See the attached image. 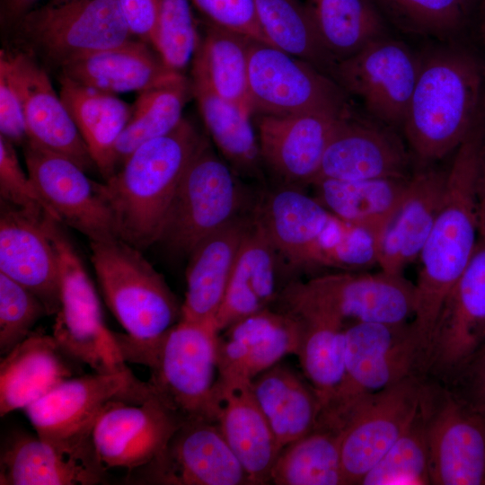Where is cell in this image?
Masks as SVG:
<instances>
[{
	"mask_svg": "<svg viewBox=\"0 0 485 485\" xmlns=\"http://www.w3.org/2000/svg\"><path fill=\"white\" fill-rule=\"evenodd\" d=\"M484 170L485 125L481 112L447 168L443 202L419 257L412 323L424 352L442 304L479 241L478 198Z\"/></svg>",
	"mask_w": 485,
	"mask_h": 485,
	"instance_id": "obj_1",
	"label": "cell"
},
{
	"mask_svg": "<svg viewBox=\"0 0 485 485\" xmlns=\"http://www.w3.org/2000/svg\"><path fill=\"white\" fill-rule=\"evenodd\" d=\"M420 54V68L402 125L419 167L434 164L460 146L481 110L485 70L451 42Z\"/></svg>",
	"mask_w": 485,
	"mask_h": 485,
	"instance_id": "obj_2",
	"label": "cell"
},
{
	"mask_svg": "<svg viewBox=\"0 0 485 485\" xmlns=\"http://www.w3.org/2000/svg\"><path fill=\"white\" fill-rule=\"evenodd\" d=\"M203 138L183 119L170 133L137 147L104 183L97 182L120 239L139 250L157 242L179 181Z\"/></svg>",
	"mask_w": 485,
	"mask_h": 485,
	"instance_id": "obj_3",
	"label": "cell"
},
{
	"mask_svg": "<svg viewBox=\"0 0 485 485\" xmlns=\"http://www.w3.org/2000/svg\"><path fill=\"white\" fill-rule=\"evenodd\" d=\"M114 333L125 362L146 366L152 389L184 419L216 421L219 332L214 324L180 319L151 340Z\"/></svg>",
	"mask_w": 485,
	"mask_h": 485,
	"instance_id": "obj_4",
	"label": "cell"
},
{
	"mask_svg": "<svg viewBox=\"0 0 485 485\" xmlns=\"http://www.w3.org/2000/svg\"><path fill=\"white\" fill-rule=\"evenodd\" d=\"M282 311L347 322L401 324L414 316L415 285L403 274L337 270L306 282H290L280 293ZM347 326V325H346Z\"/></svg>",
	"mask_w": 485,
	"mask_h": 485,
	"instance_id": "obj_5",
	"label": "cell"
},
{
	"mask_svg": "<svg viewBox=\"0 0 485 485\" xmlns=\"http://www.w3.org/2000/svg\"><path fill=\"white\" fill-rule=\"evenodd\" d=\"M13 48L59 71L92 53L131 40L117 0H67L33 8L9 32Z\"/></svg>",
	"mask_w": 485,
	"mask_h": 485,
	"instance_id": "obj_6",
	"label": "cell"
},
{
	"mask_svg": "<svg viewBox=\"0 0 485 485\" xmlns=\"http://www.w3.org/2000/svg\"><path fill=\"white\" fill-rule=\"evenodd\" d=\"M343 379L318 423L335 427L364 397L412 375H423L424 348L412 322H354L345 331Z\"/></svg>",
	"mask_w": 485,
	"mask_h": 485,
	"instance_id": "obj_7",
	"label": "cell"
},
{
	"mask_svg": "<svg viewBox=\"0 0 485 485\" xmlns=\"http://www.w3.org/2000/svg\"><path fill=\"white\" fill-rule=\"evenodd\" d=\"M90 248L105 302L126 334L155 339L180 321L181 305L141 250L120 238L90 241Z\"/></svg>",
	"mask_w": 485,
	"mask_h": 485,
	"instance_id": "obj_8",
	"label": "cell"
},
{
	"mask_svg": "<svg viewBox=\"0 0 485 485\" xmlns=\"http://www.w3.org/2000/svg\"><path fill=\"white\" fill-rule=\"evenodd\" d=\"M236 176L204 137L179 181L156 242L188 257L203 239L240 215L244 196Z\"/></svg>",
	"mask_w": 485,
	"mask_h": 485,
	"instance_id": "obj_9",
	"label": "cell"
},
{
	"mask_svg": "<svg viewBox=\"0 0 485 485\" xmlns=\"http://www.w3.org/2000/svg\"><path fill=\"white\" fill-rule=\"evenodd\" d=\"M484 356L485 242L479 239L442 304L424 353L423 375L455 385Z\"/></svg>",
	"mask_w": 485,
	"mask_h": 485,
	"instance_id": "obj_10",
	"label": "cell"
},
{
	"mask_svg": "<svg viewBox=\"0 0 485 485\" xmlns=\"http://www.w3.org/2000/svg\"><path fill=\"white\" fill-rule=\"evenodd\" d=\"M251 114L349 113L350 96L312 64L251 40L248 62Z\"/></svg>",
	"mask_w": 485,
	"mask_h": 485,
	"instance_id": "obj_11",
	"label": "cell"
},
{
	"mask_svg": "<svg viewBox=\"0 0 485 485\" xmlns=\"http://www.w3.org/2000/svg\"><path fill=\"white\" fill-rule=\"evenodd\" d=\"M147 382L130 370L69 377L59 383L23 411L40 438L76 447L91 445L96 420L112 401H139L150 392Z\"/></svg>",
	"mask_w": 485,
	"mask_h": 485,
	"instance_id": "obj_12",
	"label": "cell"
},
{
	"mask_svg": "<svg viewBox=\"0 0 485 485\" xmlns=\"http://www.w3.org/2000/svg\"><path fill=\"white\" fill-rule=\"evenodd\" d=\"M43 225L58 266L60 308L52 335L70 358L92 367L101 366L117 353L114 332L103 322L94 286L61 223L47 216Z\"/></svg>",
	"mask_w": 485,
	"mask_h": 485,
	"instance_id": "obj_13",
	"label": "cell"
},
{
	"mask_svg": "<svg viewBox=\"0 0 485 485\" xmlns=\"http://www.w3.org/2000/svg\"><path fill=\"white\" fill-rule=\"evenodd\" d=\"M427 382L423 375L403 379L364 397L340 420L346 485L359 484L406 431L419 410Z\"/></svg>",
	"mask_w": 485,
	"mask_h": 485,
	"instance_id": "obj_14",
	"label": "cell"
},
{
	"mask_svg": "<svg viewBox=\"0 0 485 485\" xmlns=\"http://www.w3.org/2000/svg\"><path fill=\"white\" fill-rule=\"evenodd\" d=\"M429 476L434 485H485V409L428 382Z\"/></svg>",
	"mask_w": 485,
	"mask_h": 485,
	"instance_id": "obj_15",
	"label": "cell"
},
{
	"mask_svg": "<svg viewBox=\"0 0 485 485\" xmlns=\"http://www.w3.org/2000/svg\"><path fill=\"white\" fill-rule=\"evenodd\" d=\"M419 68L420 54L387 35L337 61L331 77L369 117L401 131Z\"/></svg>",
	"mask_w": 485,
	"mask_h": 485,
	"instance_id": "obj_16",
	"label": "cell"
},
{
	"mask_svg": "<svg viewBox=\"0 0 485 485\" xmlns=\"http://www.w3.org/2000/svg\"><path fill=\"white\" fill-rule=\"evenodd\" d=\"M184 420L152 387L139 401L114 400L92 432L97 459L106 472L118 468L128 473L140 469L164 450Z\"/></svg>",
	"mask_w": 485,
	"mask_h": 485,
	"instance_id": "obj_17",
	"label": "cell"
},
{
	"mask_svg": "<svg viewBox=\"0 0 485 485\" xmlns=\"http://www.w3.org/2000/svg\"><path fill=\"white\" fill-rule=\"evenodd\" d=\"M128 481L162 485H251L216 421L185 419L164 450Z\"/></svg>",
	"mask_w": 485,
	"mask_h": 485,
	"instance_id": "obj_18",
	"label": "cell"
},
{
	"mask_svg": "<svg viewBox=\"0 0 485 485\" xmlns=\"http://www.w3.org/2000/svg\"><path fill=\"white\" fill-rule=\"evenodd\" d=\"M27 172L58 222L89 241L119 238L97 182L68 157L31 140L22 146Z\"/></svg>",
	"mask_w": 485,
	"mask_h": 485,
	"instance_id": "obj_19",
	"label": "cell"
},
{
	"mask_svg": "<svg viewBox=\"0 0 485 485\" xmlns=\"http://www.w3.org/2000/svg\"><path fill=\"white\" fill-rule=\"evenodd\" d=\"M0 73L21 101L29 140L68 157L85 172L96 168L47 69L35 57L15 48H2Z\"/></svg>",
	"mask_w": 485,
	"mask_h": 485,
	"instance_id": "obj_20",
	"label": "cell"
},
{
	"mask_svg": "<svg viewBox=\"0 0 485 485\" xmlns=\"http://www.w3.org/2000/svg\"><path fill=\"white\" fill-rule=\"evenodd\" d=\"M411 160L397 129L353 111L338 125L314 181L406 178Z\"/></svg>",
	"mask_w": 485,
	"mask_h": 485,
	"instance_id": "obj_21",
	"label": "cell"
},
{
	"mask_svg": "<svg viewBox=\"0 0 485 485\" xmlns=\"http://www.w3.org/2000/svg\"><path fill=\"white\" fill-rule=\"evenodd\" d=\"M352 112L257 116L263 163L285 185H311L338 125Z\"/></svg>",
	"mask_w": 485,
	"mask_h": 485,
	"instance_id": "obj_22",
	"label": "cell"
},
{
	"mask_svg": "<svg viewBox=\"0 0 485 485\" xmlns=\"http://www.w3.org/2000/svg\"><path fill=\"white\" fill-rule=\"evenodd\" d=\"M218 335L219 375L252 380L299 349L303 322L285 311L269 307L248 315Z\"/></svg>",
	"mask_w": 485,
	"mask_h": 485,
	"instance_id": "obj_23",
	"label": "cell"
},
{
	"mask_svg": "<svg viewBox=\"0 0 485 485\" xmlns=\"http://www.w3.org/2000/svg\"><path fill=\"white\" fill-rule=\"evenodd\" d=\"M0 273L43 303L48 315L60 308L56 251L43 219L0 201Z\"/></svg>",
	"mask_w": 485,
	"mask_h": 485,
	"instance_id": "obj_24",
	"label": "cell"
},
{
	"mask_svg": "<svg viewBox=\"0 0 485 485\" xmlns=\"http://www.w3.org/2000/svg\"><path fill=\"white\" fill-rule=\"evenodd\" d=\"M105 474L93 444L66 447L18 432L1 447V485H94Z\"/></svg>",
	"mask_w": 485,
	"mask_h": 485,
	"instance_id": "obj_25",
	"label": "cell"
},
{
	"mask_svg": "<svg viewBox=\"0 0 485 485\" xmlns=\"http://www.w3.org/2000/svg\"><path fill=\"white\" fill-rule=\"evenodd\" d=\"M216 421L251 485L270 483L282 449L254 396L251 380L219 375Z\"/></svg>",
	"mask_w": 485,
	"mask_h": 485,
	"instance_id": "obj_26",
	"label": "cell"
},
{
	"mask_svg": "<svg viewBox=\"0 0 485 485\" xmlns=\"http://www.w3.org/2000/svg\"><path fill=\"white\" fill-rule=\"evenodd\" d=\"M447 169L419 167L410 176L402 201L378 247L380 269L402 274L419 258L440 210Z\"/></svg>",
	"mask_w": 485,
	"mask_h": 485,
	"instance_id": "obj_27",
	"label": "cell"
},
{
	"mask_svg": "<svg viewBox=\"0 0 485 485\" xmlns=\"http://www.w3.org/2000/svg\"><path fill=\"white\" fill-rule=\"evenodd\" d=\"M251 221L252 216L240 214L192 250L188 256L181 320L215 325L240 245Z\"/></svg>",
	"mask_w": 485,
	"mask_h": 485,
	"instance_id": "obj_28",
	"label": "cell"
},
{
	"mask_svg": "<svg viewBox=\"0 0 485 485\" xmlns=\"http://www.w3.org/2000/svg\"><path fill=\"white\" fill-rule=\"evenodd\" d=\"M182 73L170 68L158 53L138 40L97 51L64 66L58 75L110 93H143Z\"/></svg>",
	"mask_w": 485,
	"mask_h": 485,
	"instance_id": "obj_29",
	"label": "cell"
},
{
	"mask_svg": "<svg viewBox=\"0 0 485 485\" xmlns=\"http://www.w3.org/2000/svg\"><path fill=\"white\" fill-rule=\"evenodd\" d=\"M278 255L269 235L254 214L215 318L219 333L235 322L267 308L276 298Z\"/></svg>",
	"mask_w": 485,
	"mask_h": 485,
	"instance_id": "obj_30",
	"label": "cell"
},
{
	"mask_svg": "<svg viewBox=\"0 0 485 485\" xmlns=\"http://www.w3.org/2000/svg\"><path fill=\"white\" fill-rule=\"evenodd\" d=\"M70 359L53 335L31 331L0 363V416L24 410L66 378Z\"/></svg>",
	"mask_w": 485,
	"mask_h": 485,
	"instance_id": "obj_31",
	"label": "cell"
},
{
	"mask_svg": "<svg viewBox=\"0 0 485 485\" xmlns=\"http://www.w3.org/2000/svg\"><path fill=\"white\" fill-rule=\"evenodd\" d=\"M59 95L72 117L96 169L107 180L114 173L112 155L132 105L116 94L58 75Z\"/></svg>",
	"mask_w": 485,
	"mask_h": 485,
	"instance_id": "obj_32",
	"label": "cell"
},
{
	"mask_svg": "<svg viewBox=\"0 0 485 485\" xmlns=\"http://www.w3.org/2000/svg\"><path fill=\"white\" fill-rule=\"evenodd\" d=\"M251 387L281 449L317 427L320 397L289 367L271 366L251 380Z\"/></svg>",
	"mask_w": 485,
	"mask_h": 485,
	"instance_id": "obj_33",
	"label": "cell"
},
{
	"mask_svg": "<svg viewBox=\"0 0 485 485\" xmlns=\"http://www.w3.org/2000/svg\"><path fill=\"white\" fill-rule=\"evenodd\" d=\"M409 177L360 181L318 180L314 198L340 219L380 240L404 197Z\"/></svg>",
	"mask_w": 485,
	"mask_h": 485,
	"instance_id": "obj_34",
	"label": "cell"
},
{
	"mask_svg": "<svg viewBox=\"0 0 485 485\" xmlns=\"http://www.w3.org/2000/svg\"><path fill=\"white\" fill-rule=\"evenodd\" d=\"M191 92L215 145L237 176L258 179L263 162L251 116L222 98L191 68Z\"/></svg>",
	"mask_w": 485,
	"mask_h": 485,
	"instance_id": "obj_35",
	"label": "cell"
},
{
	"mask_svg": "<svg viewBox=\"0 0 485 485\" xmlns=\"http://www.w3.org/2000/svg\"><path fill=\"white\" fill-rule=\"evenodd\" d=\"M317 36L337 62L389 35L388 23L371 0H306Z\"/></svg>",
	"mask_w": 485,
	"mask_h": 485,
	"instance_id": "obj_36",
	"label": "cell"
},
{
	"mask_svg": "<svg viewBox=\"0 0 485 485\" xmlns=\"http://www.w3.org/2000/svg\"><path fill=\"white\" fill-rule=\"evenodd\" d=\"M251 40L209 22L199 36L191 68L205 77L216 93L252 116L248 80Z\"/></svg>",
	"mask_w": 485,
	"mask_h": 485,
	"instance_id": "obj_37",
	"label": "cell"
},
{
	"mask_svg": "<svg viewBox=\"0 0 485 485\" xmlns=\"http://www.w3.org/2000/svg\"><path fill=\"white\" fill-rule=\"evenodd\" d=\"M190 94V81L183 75L139 93L113 149L114 173L141 145L163 137L179 126L184 119L183 109Z\"/></svg>",
	"mask_w": 485,
	"mask_h": 485,
	"instance_id": "obj_38",
	"label": "cell"
},
{
	"mask_svg": "<svg viewBox=\"0 0 485 485\" xmlns=\"http://www.w3.org/2000/svg\"><path fill=\"white\" fill-rule=\"evenodd\" d=\"M341 432L317 426L282 448L273 465L276 485H346L340 455Z\"/></svg>",
	"mask_w": 485,
	"mask_h": 485,
	"instance_id": "obj_39",
	"label": "cell"
},
{
	"mask_svg": "<svg viewBox=\"0 0 485 485\" xmlns=\"http://www.w3.org/2000/svg\"><path fill=\"white\" fill-rule=\"evenodd\" d=\"M259 22L272 46L304 60L331 77L336 61L322 45L299 0H253Z\"/></svg>",
	"mask_w": 485,
	"mask_h": 485,
	"instance_id": "obj_40",
	"label": "cell"
},
{
	"mask_svg": "<svg viewBox=\"0 0 485 485\" xmlns=\"http://www.w3.org/2000/svg\"><path fill=\"white\" fill-rule=\"evenodd\" d=\"M399 31L451 42L469 25L483 0H371Z\"/></svg>",
	"mask_w": 485,
	"mask_h": 485,
	"instance_id": "obj_41",
	"label": "cell"
},
{
	"mask_svg": "<svg viewBox=\"0 0 485 485\" xmlns=\"http://www.w3.org/2000/svg\"><path fill=\"white\" fill-rule=\"evenodd\" d=\"M297 318L303 322V332L296 356L323 407L344 376L347 326L321 316Z\"/></svg>",
	"mask_w": 485,
	"mask_h": 485,
	"instance_id": "obj_42",
	"label": "cell"
},
{
	"mask_svg": "<svg viewBox=\"0 0 485 485\" xmlns=\"http://www.w3.org/2000/svg\"><path fill=\"white\" fill-rule=\"evenodd\" d=\"M428 382L419 410L410 425L359 484H431L428 441Z\"/></svg>",
	"mask_w": 485,
	"mask_h": 485,
	"instance_id": "obj_43",
	"label": "cell"
},
{
	"mask_svg": "<svg viewBox=\"0 0 485 485\" xmlns=\"http://www.w3.org/2000/svg\"><path fill=\"white\" fill-rule=\"evenodd\" d=\"M159 12L156 52L172 69L182 73L192 62L199 34L190 0H157Z\"/></svg>",
	"mask_w": 485,
	"mask_h": 485,
	"instance_id": "obj_44",
	"label": "cell"
},
{
	"mask_svg": "<svg viewBox=\"0 0 485 485\" xmlns=\"http://www.w3.org/2000/svg\"><path fill=\"white\" fill-rule=\"evenodd\" d=\"M47 310L40 298L0 273V354L9 353L32 331Z\"/></svg>",
	"mask_w": 485,
	"mask_h": 485,
	"instance_id": "obj_45",
	"label": "cell"
},
{
	"mask_svg": "<svg viewBox=\"0 0 485 485\" xmlns=\"http://www.w3.org/2000/svg\"><path fill=\"white\" fill-rule=\"evenodd\" d=\"M14 146L0 136V201L37 218L49 216L58 221L29 174H25Z\"/></svg>",
	"mask_w": 485,
	"mask_h": 485,
	"instance_id": "obj_46",
	"label": "cell"
},
{
	"mask_svg": "<svg viewBox=\"0 0 485 485\" xmlns=\"http://www.w3.org/2000/svg\"><path fill=\"white\" fill-rule=\"evenodd\" d=\"M190 1L210 22L271 45L259 22L253 0Z\"/></svg>",
	"mask_w": 485,
	"mask_h": 485,
	"instance_id": "obj_47",
	"label": "cell"
},
{
	"mask_svg": "<svg viewBox=\"0 0 485 485\" xmlns=\"http://www.w3.org/2000/svg\"><path fill=\"white\" fill-rule=\"evenodd\" d=\"M117 3L133 38L151 46L156 52L159 29L158 1L117 0Z\"/></svg>",
	"mask_w": 485,
	"mask_h": 485,
	"instance_id": "obj_48",
	"label": "cell"
},
{
	"mask_svg": "<svg viewBox=\"0 0 485 485\" xmlns=\"http://www.w3.org/2000/svg\"><path fill=\"white\" fill-rule=\"evenodd\" d=\"M0 136L14 146L29 140L25 118L21 101L6 79L0 73Z\"/></svg>",
	"mask_w": 485,
	"mask_h": 485,
	"instance_id": "obj_49",
	"label": "cell"
},
{
	"mask_svg": "<svg viewBox=\"0 0 485 485\" xmlns=\"http://www.w3.org/2000/svg\"><path fill=\"white\" fill-rule=\"evenodd\" d=\"M39 0H1L0 22L4 31L10 32L21 19L31 11Z\"/></svg>",
	"mask_w": 485,
	"mask_h": 485,
	"instance_id": "obj_50",
	"label": "cell"
},
{
	"mask_svg": "<svg viewBox=\"0 0 485 485\" xmlns=\"http://www.w3.org/2000/svg\"><path fill=\"white\" fill-rule=\"evenodd\" d=\"M463 380H468V392L461 396L472 403L485 404V356L458 383Z\"/></svg>",
	"mask_w": 485,
	"mask_h": 485,
	"instance_id": "obj_51",
	"label": "cell"
},
{
	"mask_svg": "<svg viewBox=\"0 0 485 485\" xmlns=\"http://www.w3.org/2000/svg\"><path fill=\"white\" fill-rule=\"evenodd\" d=\"M479 239L485 242V170L482 174L478 198Z\"/></svg>",
	"mask_w": 485,
	"mask_h": 485,
	"instance_id": "obj_52",
	"label": "cell"
},
{
	"mask_svg": "<svg viewBox=\"0 0 485 485\" xmlns=\"http://www.w3.org/2000/svg\"><path fill=\"white\" fill-rule=\"evenodd\" d=\"M479 31L483 42L485 43V0L479 8Z\"/></svg>",
	"mask_w": 485,
	"mask_h": 485,
	"instance_id": "obj_53",
	"label": "cell"
},
{
	"mask_svg": "<svg viewBox=\"0 0 485 485\" xmlns=\"http://www.w3.org/2000/svg\"><path fill=\"white\" fill-rule=\"evenodd\" d=\"M481 115H482L484 125H485V89H484L482 101H481Z\"/></svg>",
	"mask_w": 485,
	"mask_h": 485,
	"instance_id": "obj_54",
	"label": "cell"
},
{
	"mask_svg": "<svg viewBox=\"0 0 485 485\" xmlns=\"http://www.w3.org/2000/svg\"><path fill=\"white\" fill-rule=\"evenodd\" d=\"M50 2H53V3H60V2H64V1H67V0H49Z\"/></svg>",
	"mask_w": 485,
	"mask_h": 485,
	"instance_id": "obj_55",
	"label": "cell"
},
{
	"mask_svg": "<svg viewBox=\"0 0 485 485\" xmlns=\"http://www.w3.org/2000/svg\"><path fill=\"white\" fill-rule=\"evenodd\" d=\"M477 404V403H476ZM481 406H483V408L485 409V404H481Z\"/></svg>",
	"mask_w": 485,
	"mask_h": 485,
	"instance_id": "obj_56",
	"label": "cell"
}]
</instances>
